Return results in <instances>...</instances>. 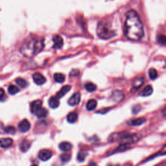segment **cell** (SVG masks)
I'll use <instances>...</instances> for the list:
<instances>
[{"label":"cell","mask_w":166,"mask_h":166,"mask_svg":"<svg viewBox=\"0 0 166 166\" xmlns=\"http://www.w3.org/2000/svg\"><path fill=\"white\" fill-rule=\"evenodd\" d=\"M87 155L88 154H87V153H86V152H84V151L80 152V153H79V154L77 155V160L79 162H83L85 160V159Z\"/></svg>","instance_id":"83f0119b"},{"label":"cell","mask_w":166,"mask_h":166,"mask_svg":"<svg viewBox=\"0 0 166 166\" xmlns=\"http://www.w3.org/2000/svg\"><path fill=\"white\" fill-rule=\"evenodd\" d=\"M33 79L35 84L37 85H42L46 82V79L44 75L40 73H35L33 75Z\"/></svg>","instance_id":"52a82bcc"},{"label":"cell","mask_w":166,"mask_h":166,"mask_svg":"<svg viewBox=\"0 0 166 166\" xmlns=\"http://www.w3.org/2000/svg\"><path fill=\"white\" fill-rule=\"evenodd\" d=\"M59 149L62 151L68 152V151H70L72 149V145L70 143H69V142H62L59 144Z\"/></svg>","instance_id":"2e32d148"},{"label":"cell","mask_w":166,"mask_h":166,"mask_svg":"<svg viewBox=\"0 0 166 166\" xmlns=\"http://www.w3.org/2000/svg\"><path fill=\"white\" fill-rule=\"evenodd\" d=\"M13 143V140L10 138H0V147L2 148H9Z\"/></svg>","instance_id":"30bf717a"},{"label":"cell","mask_w":166,"mask_h":166,"mask_svg":"<svg viewBox=\"0 0 166 166\" xmlns=\"http://www.w3.org/2000/svg\"><path fill=\"white\" fill-rule=\"evenodd\" d=\"M31 147V142L28 140H24L20 144V149L22 152H26Z\"/></svg>","instance_id":"d6986e66"},{"label":"cell","mask_w":166,"mask_h":166,"mask_svg":"<svg viewBox=\"0 0 166 166\" xmlns=\"http://www.w3.org/2000/svg\"><path fill=\"white\" fill-rule=\"evenodd\" d=\"M81 101V94L79 92L75 93L68 100V104L70 106L77 105Z\"/></svg>","instance_id":"ba28073f"},{"label":"cell","mask_w":166,"mask_h":166,"mask_svg":"<svg viewBox=\"0 0 166 166\" xmlns=\"http://www.w3.org/2000/svg\"><path fill=\"white\" fill-rule=\"evenodd\" d=\"M5 132L7 133L8 134H14L16 133V129L15 128L12 126H9L5 128Z\"/></svg>","instance_id":"f1b7e54d"},{"label":"cell","mask_w":166,"mask_h":166,"mask_svg":"<svg viewBox=\"0 0 166 166\" xmlns=\"http://www.w3.org/2000/svg\"><path fill=\"white\" fill-rule=\"evenodd\" d=\"M124 94L122 92L119 91V90H116L115 92H114L113 94H112V98L114 99V101H121L124 98Z\"/></svg>","instance_id":"ac0fdd59"},{"label":"cell","mask_w":166,"mask_h":166,"mask_svg":"<svg viewBox=\"0 0 166 166\" xmlns=\"http://www.w3.org/2000/svg\"><path fill=\"white\" fill-rule=\"evenodd\" d=\"M158 42L160 44L164 46L165 44V37L164 35H161L158 37Z\"/></svg>","instance_id":"4dcf8cb0"},{"label":"cell","mask_w":166,"mask_h":166,"mask_svg":"<svg viewBox=\"0 0 166 166\" xmlns=\"http://www.w3.org/2000/svg\"><path fill=\"white\" fill-rule=\"evenodd\" d=\"M124 35L130 40L138 41L144 35L143 26L138 13L130 10L126 14L125 22L124 24Z\"/></svg>","instance_id":"6da1fadb"},{"label":"cell","mask_w":166,"mask_h":166,"mask_svg":"<svg viewBox=\"0 0 166 166\" xmlns=\"http://www.w3.org/2000/svg\"><path fill=\"white\" fill-rule=\"evenodd\" d=\"M139 139L140 137L137 134H132L125 132L112 134L108 138L110 142L121 141L123 144L127 145H130L131 143H135Z\"/></svg>","instance_id":"277c9868"},{"label":"cell","mask_w":166,"mask_h":166,"mask_svg":"<svg viewBox=\"0 0 166 166\" xmlns=\"http://www.w3.org/2000/svg\"><path fill=\"white\" fill-rule=\"evenodd\" d=\"M97 34L99 38L105 40L114 38L116 35V33L113 29L111 24L104 20L98 24L97 27Z\"/></svg>","instance_id":"3957f363"},{"label":"cell","mask_w":166,"mask_h":166,"mask_svg":"<svg viewBox=\"0 0 166 166\" xmlns=\"http://www.w3.org/2000/svg\"><path fill=\"white\" fill-rule=\"evenodd\" d=\"M16 82L17 83V85L20 86L21 88H26L28 85V82H27L25 79L22 78H18L16 79Z\"/></svg>","instance_id":"cb8c5ba5"},{"label":"cell","mask_w":166,"mask_h":166,"mask_svg":"<svg viewBox=\"0 0 166 166\" xmlns=\"http://www.w3.org/2000/svg\"><path fill=\"white\" fill-rule=\"evenodd\" d=\"M53 77H54L55 81H56L57 82H59V83L64 82V81H65V79H66L65 75L64 74H62L60 73H55Z\"/></svg>","instance_id":"44dd1931"},{"label":"cell","mask_w":166,"mask_h":166,"mask_svg":"<svg viewBox=\"0 0 166 166\" xmlns=\"http://www.w3.org/2000/svg\"><path fill=\"white\" fill-rule=\"evenodd\" d=\"M42 106V102L40 100H36L31 104V111L32 113L35 114Z\"/></svg>","instance_id":"8fae6325"},{"label":"cell","mask_w":166,"mask_h":166,"mask_svg":"<svg viewBox=\"0 0 166 166\" xmlns=\"http://www.w3.org/2000/svg\"><path fill=\"white\" fill-rule=\"evenodd\" d=\"M145 121H146V120H145L144 117H141V118L130 120L129 121L127 122V124L130 126H138V125H141V124L144 123Z\"/></svg>","instance_id":"5bb4252c"},{"label":"cell","mask_w":166,"mask_h":166,"mask_svg":"<svg viewBox=\"0 0 166 166\" xmlns=\"http://www.w3.org/2000/svg\"><path fill=\"white\" fill-rule=\"evenodd\" d=\"M53 41L54 43L53 47L54 48V49H60V48L63 46L64 41L60 36L55 35L53 38Z\"/></svg>","instance_id":"9c48e42d"},{"label":"cell","mask_w":166,"mask_h":166,"mask_svg":"<svg viewBox=\"0 0 166 166\" xmlns=\"http://www.w3.org/2000/svg\"><path fill=\"white\" fill-rule=\"evenodd\" d=\"M31 129V124L27 120H24L18 124V129L21 133H26Z\"/></svg>","instance_id":"8992f818"},{"label":"cell","mask_w":166,"mask_h":166,"mask_svg":"<svg viewBox=\"0 0 166 166\" xmlns=\"http://www.w3.org/2000/svg\"><path fill=\"white\" fill-rule=\"evenodd\" d=\"M157 75H158V73L155 69L154 68L150 69L149 71V78L151 80H155L157 77Z\"/></svg>","instance_id":"4316f807"},{"label":"cell","mask_w":166,"mask_h":166,"mask_svg":"<svg viewBox=\"0 0 166 166\" xmlns=\"http://www.w3.org/2000/svg\"><path fill=\"white\" fill-rule=\"evenodd\" d=\"M32 166H38V165H33Z\"/></svg>","instance_id":"836d02e7"},{"label":"cell","mask_w":166,"mask_h":166,"mask_svg":"<svg viewBox=\"0 0 166 166\" xmlns=\"http://www.w3.org/2000/svg\"><path fill=\"white\" fill-rule=\"evenodd\" d=\"M52 152L48 149L41 150L38 153V158L42 161H47L51 158Z\"/></svg>","instance_id":"5b68a950"},{"label":"cell","mask_w":166,"mask_h":166,"mask_svg":"<svg viewBox=\"0 0 166 166\" xmlns=\"http://www.w3.org/2000/svg\"><path fill=\"white\" fill-rule=\"evenodd\" d=\"M85 88L88 92H92L95 90L96 88H97V86L95 84H94V83H92V82H88V83H87V84H86Z\"/></svg>","instance_id":"d4e9b609"},{"label":"cell","mask_w":166,"mask_h":166,"mask_svg":"<svg viewBox=\"0 0 166 166\" xmlns=\"http://www.w3.org/2000/svg\"><path fill=\"white\" fill-rule=\"evenodd\" d=\"M144 82V79L143 77H138L136 78L133 83V88H132V92L136 91L139 89L143 84Z\"/></svg>","instance_id":"7c38bea8"},{"label":"cell","mask_w":166,"mask_h":166,"mask_svg":"<svg viewBox=\"0 0 166 166\" xmlns=\"http://www.w3.org/2000/svg\"><path fill=\"white\" fill-rule=\"evenodd\" d=\"M35 114L38 118H44L47 115V110L44 108L42 107L35 113Z\"/></svg>","instance_id":"7402d4cb"},{"label":"cell","mask_w":166,"mask_h":166,"mask_svg":"<svg viewBox=\"0 0 166 166\" xmlns=\"http://www.w3.org/2000/svg\"><path fill=\"white\" fill-rule=\"evenodd\" d=\"M153 87H152L151 85H147L140 93L139 95L141 96H143V97H147V96H149L152 94H153Z\"/></svg>","instance_id":"9a60e30c"},{"label":"cell","mask_w":166,"mask_h":166,"mask_svg":"<svg viewBox=\"0 0 166 166\" xmlns=\"http://www.w3.org/2000/svg\"><path fill=\"white\" fill-rule=\"evenodd\" d=\"M78 116L75 112H71L67 116V120L69 123H74L77 120Z\"/></svg>","instance_id":"603a6c76"},{"label":"cell","mask_w":166,"mask_h":166,"mask_svg":"<svg viewBox=\"0 0 166 166\" xmlns=\"http://www.w3.org/2000/svg\"><path fill=\"white\" fill-rule=\"evenodd\" d=\"M79 74V70H72V71L71 72L70 75L72 77V76H78Z\"/></svg>","instance_id":"1f68e13d"},{"label":"cell","mask_w":166,"mask_h":166,"mask_svg":"<svg viewBox=\"0 0 166 166\" xmlns=\"http://www.w3.org/2000/svg\"><path fill=\"white\" fill-rule=\"evenodd\" d=\"M97 105H98V103H97V101L95 100H89L86 103V109L89 110V111H92V110H94L96 108Z\"/></svg>","instance_id":"ffe728a7"},{"label":"cell","mask_w":166,"mask_h":166,"mask_svg":"<svg viewBox=\"0 0 166 166\" xmlns=\"http://www.w3.org/2000/svg\"><path fill=\"white\" fill-rule=\"evenodd\" d=\"M19 91H20L19 88L15 85H11L8 88V92L11 95H15L18 92H19Z\"/></svg>","instance_id":"484cf974"},{"label":"cell","mask_w":166,"mask_h":166,"mask_svg":"<svg viewBox=\"0 0 166 166\" xmlns=\"http://www.w3.org/2000/svg\"><path fill=\"white\" fill-rule=\"evenodd\" d=\"M72 87L70 85H66L62 87L61 89H60V90L57 93V98L58 99H60L62 98H63V97L68 93L70 91V90H71Z\"/></svg>","instance_id":"4fadbf2b"},{"label":"cell","mask_w":166,"mask_h":166,"mask_svg":"<svg viewBox=\"0 0 166 166\" xmlns=\"http://www.w3.org/2000/svg\"><path fill=\"white\" fill-rule=\"evenodd\" d=\"M59 100L57 97H51L49 100V105L52 108H57L59 106Z\"/></svg>","instance_id":"e0dca14e"},{"label":"cell","mask_w":166,"mask_h":166,"mask_svg":"<svg viewBox=\"0 0 166 166\" xmlns=\"http://www.w3.org/2000/svg\"><path fill=\"white\" fill-rule=\"evenodd\" d=\"M71 156L70 155H66V154H64L60 155V159L63 162H68L70 160Z\"/></svg>","instance_id":"f546056e"},{"label":"cell","mask_w":166,"mask_h":166,"mask_svg":"<svg viewBox=\"0 0 166 166\" xmlns=\"http://www.w3.org/2000/svg\"><path fill=\"white\" fill-rule=\"evenodd\" d=\"M44 47V40L40 38H32L27 40L20 48V52L27 58H32L42 51Z\"/></svg>","instance_id":"7a4b0ae2"},{"label":"cell","mask_w":166,"mask_h":166,"mask_svg":"<svg viewBox=\"0 0 166 166\" xmlns=\"http://www.w3.org/2000/svg\"><path fill=\"white\" fill-rule=\"evenodd\" d=\"M4 95H5V92L3 90V89L0 88V100L3 98V97Z\"/></svg>","instance_id":"d6a6232c"}]
</instances>
